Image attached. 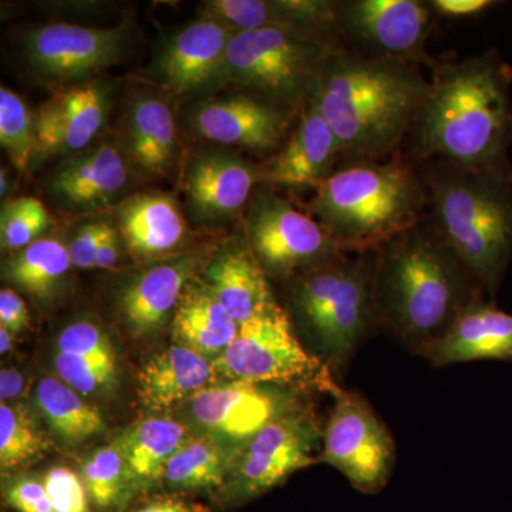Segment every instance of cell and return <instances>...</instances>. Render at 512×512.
<instances>
[{"instance_id":"obj_1","label":"cell","mask_w":512,"mask_h":512,"mask_svg":"<svg viewBox=\"0 0 512 512\" xmlns=\"http://www.w3.org/2000/svg\"><path fill=\"white\" fill-rule=\"evenodd\" d=\"M380 329L426 357L471 303L485 298L439 229L424 215L373 251Z\"/></svg>"},{"instance_id":"obj_2","label":"cell","mask_w":512,"mask_h":512,"mask_svg":"<svg viewBox=\"0 0 512 512\" xmlns=\"http://www.w3.org/2000/svg\"><path fill=\"white\" fill-rule=\"evenodd\" d=\"M414 121L417 160L484 167L508 163L512 70L495 52L436 62Z\"/></svg>"},{"instance_id":"obj_3","label":"cell","mask_w":512,"mask_h":512,"mask_svg":"<svg viewBox=\"0 0 512 512\" xmlns=\"http://www.w3.org/2000/svg\"><path fill=\"white\" fill-rule=\"evenodd\" d=\"M429 80L416 64L377 59L342 47L323 64L311 94L343 156L383 160L412 131Z\"/></svg>"},{"instance_id":"obj_4","label":"cell","mask_w":512,"mask_h":512,"mask_svg":"<svg viewBox=\"0 0 512 512\" xmlns=\"http://www.w3.org/2000/svg\"><path fill=\"white\" fill-rule=\"evenodd\" d=\"M421 175L431 221L494 301L512 259L510 165L429 161Z\"/></svg>"},{"instance_id":"obj_5","label":"cell","mask_w":512,"mask_h":512,"mask_svg":"<svg viewBox=\"0 0 512 512\" xmlns=\"http://www.w3.org/2000/svg\"><path fill=\"white\" fill-rule=\"evenodd\" d=\"M429 204L423 175L402 157L350 160L315 188L308 214L346 252H372Z\"/></svg>"},{"instance_id":"obj_6","label":"cell","mask_w":512,"mask_h":512,"mask_svg":"<svg viewBox=\"0 0 512 512\" xmlns=\"http://www.w3.org/2000/svg\"><path fill=\"white\" fill-rule=\"evenodd\" d=\"M291 319L315 343L330 372L348 366L380 329L375 299V256L349 252L293 278Z\"/></svg>"},{"instance_id":"obj_7","label":"cell","mask_w":512,"mask_h":512,"mask_svg":"<svg viewBox=\"0 0 512 512\" xmlns=\"http://www.w3.org/2000/svg\"><path fill=\"white\" fill-rule=\"evenodd\" d=\"M342 47L339 39L299 30L237 32L228 46V86L256 99L301 110L323 64Z\"/></svg>"},{"instance_id":"obj_8","label":"cell","mask_w":512,"mask_h":512,"mask_svg":"<svg viewBox=\"0 0 512 512\" xmlns=\"http://www.w3.org/2000/svg\"><path fill=\"white\" fill-rule=\"evenodd\" d=\"M229 382L275 384L296 390L338 389L328 366L303 346L291 316L278 302L239 326L237 338L217 360Z\"/></svg>"},{"instance_id":"obj_9","label":"cell","mask_w":512,"mask_h":512,"mask_svg":"<svg viewBox=\"0 0 512 512\" xmlns=\"http://www.w3.org/2000/svg\"><path fill=\"white\" fill-rule=\"evenodd\" d=\"M245 241L268 278L293 279L349 254L315 218L271 191L252 195Z\"/></svg>"},{"instance_id":"obj_10","label":"cell","mask_w":512,"mask_h":512,"mask_svg":"<svg viewBox=\"0 0 512 512\" xmlns=\"http://www.w3.org/2000/svg\"><path fill=\"white\" fill-rule=\"evenodd\" d=\"M332 396L318 461L338 470L356 490L377 493L396 466L392 433L362 394L339 386Z\"/></svg>"},{"instance_id":"obj_11","label":"cell","mask_w":512,"mask_h":512,"mask_svg":"<svg viewBox=\"0 0 512 512\" xmlns=\"http://www.w3.org/2000/svg\"><path fill=\"white\" fill-rule=\"evenodd\" d=\"M322 439L323 430L305 404L272 420L235 450L225 484L229 500L258 497L319 463L315 451H320Z\"/></svg>"},{"instance_id":"obj_12","label":"cell","mask_w":512,"mask_h":512,"mask_svg":"<svg viewBox=\"0 0 512 512\" xmlns=\"http://www.w3.org/2000/svg\"><path fill=\"white\" fill-rule=\"evenodd\" d=\"M436 13L420 0H343L336 5L342 45L360 55L433 66L427 53Z\"/></svg>"},{"instance_id":"obj_13","label":"cell","mask_w":512,"mask_h":512,"mask_svg":"<svg viewBox=\"0 0 512 512\" xmlns=\"http://www.w3.org/2000/svg\"><path fill=\"white\" fill-rule=\"evenodd\" d=\"M128 45V28H89L72 23H50L33 29L23 39L30 69L49 80L70 86L90 82L120 62Z\"/></svg>"},{"instance_id":"obj_14","label":"cell","mask_w":512,"mask_h":512,"mask_svg":"<svg viewBox=\"0 0 512 512\" xmlns=\"http://www.w3.org/2000/svg\"><path fill=\"white\" fill-rule=\"evenodd\" d=\"M298 116L299 110L238 92L197 101L188 120L198 137L217 146L266 154L281 150Z\"/></svg>"},{"instance_id":"obj_15","label":"cell","mask_w":512,"mask_h":512,"mask_svg":"<svg viewBox=\"0 0 512 512\" xmlns=\"http://www.w3.org/2000/svg\"><path fill=\"white\" fill-rule=\"evenodd\" d=\"M234 30L201 18L175 33L158 50L154 77L178 100L211 99L227 82V52Z\"/></svg>"},{"instance_id":"obj_16","label":"cell","mask_w":512,"mask_h":512,"mask_svg":"<svg viewBox=\"0 0 512 512\" xmlns=\"http://www.w3.org/2000/svg\"><path fill=\"white\" fill-rule=\"evenodd\" d=\"M261 167L232 148L200 147L185 158L181 188L195 224H227L248 207Z\"/></svg>"},{"instance_id":"obj_17","label":"cell","mask_w":512,"mask_h":512,"mask_svg":"<svg viewBox=\"0 0 512 512\" xmlns=\"http://www.w3.org/2000/svg\"><path fill=\"white\" fill-rule=\"evenodd\" d=\"M302 390L275 384L229 382L202 390L190 402L192 419L208 436L244 446L262 427L303 406Z\"/></svg>"},{"instance_id":"obj_18","label":"cell","mask_w":512,"mask_h":512,"mask_svg":"<svg viewBox=\"0 0 512 512\" xmlns=\"http://www.w3.org/2000/svg\"><path fill=\"white\" fill-rule=\"evenodd\" d=\"M111 90L109 83L94 79L59 87L43 101L35 114L33 163L87 150L106 123Z\"/></svg>"},{"instance_id":"obj_19","label":"cell","mask_w":512,"mask_h":512,"mask_svg":"<svg viewBox=\"0 0 512 512\" xmlns=\"http://www.w3.org/2000/svg\"><path fill=\"white\" fill-rule=\"evenodd\" d=\"M215 252L204 247L164 259L134 275L119 296V311L134 336L158 332L173 320L185 285L205 268Z\"/></svg>"},{"instance_id":"obj_20","label":"cell","mask_w":512,"mask_h":512,"mask_svg":"<svg viewBox=\"0 0 512 512\" xmlns=\"http://www.w3.org/2000/svg\"><path fill=\"white\" fill-rule=\"evenodd\" d=\"M130 163L120 147L110 143L67 157L50 178V195L64 210L96 212L117 205L130 183Z\"/></svg>"},{"instance_id":"obj_21","label":"cell","mask_w":512,"mask_h":512,"mask_svg":"<svg viewBox=\"0 0 512 512\" xmlns=\"http://www.w3.org/2000/svg\"><path fill=\"white\" fill-rule=\"evenodd\" d=\"M342 146L309 97L299 110L291 136L261 167V183L316 188L336 170Z\"/></svg>"},{"instance_id":"obj_22","label":"cell","mask_w":512,"mask_h":512,"mask_svg":"<svg viewBox=\"0 0 512 512\" xmlns=\"http://www.w3.org/2000/svg\"><path fill=\"white\" fill-rule=\"evenodd\" d=\"M336 5L329 0H208L201 16L235 33L278 28L339 39Z\"/></svg>"},{"instance_id":"obj_23","label":"cell","mask_w":512,"mask_h":512,"mask_svg":"<svg viewBox=\"0 0 512 512\" xmlns=\"http://www.w3.org/2000/svg\"><path fill=\"white\" fill-rule=\"evenodd\" d=\"M114 222L124 247L137 261L171 254L187 238V221L173 195L138 192L117 202Z\"/></svg>"},{"instance_id":"obj_24","label":"cell","mask_w":512,"mask_h":512,"mask_svg":"<svg viewBox=\"0 0 512 512\" xmlns=\"http://www.w3.org/2000/svg\"><path fill=\"white\" fill-rule=\"evenodd\" d=\"M424 359L436 367L480 360H512V315L494 301L478 299Z\"/></svg>"},{"instance_id":"obj_25","label":"cell","mask_w":512,"mask_h":512,"mask_svg":"<svg viewBox=\"0 0 512 512\" xmlns=\"http://www.w3.org/2000/svg\"><path fill=\"white\" fill-rule=\"evenodd\" d=\"M202 279L239 326L278 302L264 269L241 239H232L215 252L202 269Z\"/></svg>"},{"instance_id":"obj_26","label":"cell","mask_w":512,"mask_h":512,"mask_svg":"<svg viewBox=\"0 0 512 512\" xmlns=\"http://www.w3.org/2000/svg\"><path fill=\"white\" fill-rule=\"evenodd\" d=\"M121 150L138 173L163 178L173 170L178 131L170 104L154 94L130 101L124 117Z\"/></svg>"},{"instance_id":"obj_27","label":"cell","mask_w":512,"mask_h":512,"mask_svg":"<svg viewBox=\"0 0 512 512\" xmlns=\"http://www.w3.org/2000/svg\"><path fill=\"white\" fill-rule=\"evenodd\" d=\"M217 376L214 362L174 345L150 357L137 377V393L141 404L150 412H165L194 399Z\"/></svg>"},{"instance_id":"obj_28","label":"cell","mask_w":512,"mask_h":512,"mask_svg":"<svg viewBox=\"0 0 512 512\" xmlns=\"http://www.w3.org/2000/svg\"><path fill=\"white\" fill-rule=\"evenodd\" d=\"M175 345L217 360L237 338L239 325L202 276L185 285L171 320Z\"/></svg>"},{"instance_id":"obj_29","label":"cell","mask_w":512,"mask_h":512,"mask_svg":"<svg viewBox=\"0 0 512 512\" xmlns=\"http://www.w3.org/2000/svg\"><path fill=\"white\" fill-rule=\"evenodd\" d=\"M187 439L183 424L171 419L138 421L116 440L133 493L153 490L163 483L165 468Z\"/></svg>"},{"instance_id":"obj_30","label":"cell","mask_w":512,"mask_h":512,"mask_svg":"<svg viewBox=\"0 0 512 512\" xmlns=\"http://www.w3.org/2000/svg\"><path fill=\"white\" fill-rule=\"evenodd\" d=\"M70 266L67 244L56 238H40L6 259L3 278L37 301H47L59 291Z\"/></svg>"},{"instance_id":"obj_31","label":"cell","mask_w":512,"mask_h":512,"mask_svg":"<svg viewBox=\"0 0 512 512\" xmlns=\"http://www.w3.org/2000/svg\"><path fill=\"white\" fill-rule=\"evenodd\" d=\"M35 402L53 433L67 443H83L106 430L100 410L55 377L37 383Z\"/></svg>"},{"instance_id":"obj_32","label":"cell","mask_w":512,"mask_h":512,"mask_svg":"<svg viewBox=\"0 0 512 512\" xmlns=\"http://www.w3.org/2000/svg\"><path fill=\"white\" fill-rule=\"evenodd\" d=\"M232 458L214 437H187L168 461L163 483L175 491L225 487Z\"/></svg>"},{"instance_id":"obj_33","label":"cell","mask_w":512,"mask_h":512,"mask_svg":"<svg viewBox=\"0 0 512 512\" xmlns=\"http://www.w3.org/2000/svg\"><path fill=\"white\" fill-rule=\"evenodd\" d=\"M82 480L90 501L101 512H120L134 494L116 441L97 448L84 460Z\"/></svg>"},{"instance_id":"obj_34","label":"cell","mask_w":512,"mask_h":512,"mask_svg":"<svg viewBox=\"0 0 512 512\" xmlns=\"http://www.w3.org/2000/svg\"><path fill=\"white\" fill-rule=\"evenodd\" d=\"M47 448L45 436L32 414L23 407L2 403L0 406V466L13 470L33 458L42 456Z\"/></svg>"},{"instance_id":"obj_35","label":"cell","mask_w":512,"mask_h":512,"mask_svg":"<svg viewBox=\"0 0 512 512\" xmlns=\"http://www.w3.org/2000/svg\"><path fill=\"white\" fill-rule=\"evenodd\" d=\"M0 146L20 173L33 163L36 147L35 116L22 97L12 90L0 89Z\"/></svg>"},{"instance_id":"obj_36","label":"cell","mask_w":512,"mask_h":512,"mask_svg":"<svg viewBox=\"0 0 512 512\" xmlns=\"http://www.w3.org/2000/svg\"><path fill=\"white\" fill-rule=\"evenodd\" d=\"M53 218L42 201L19 197L3 201L0 242L3 251L18 252L40 239L52 227Z\"/></svg>"},{"instance_id":"obj_37","label":"cell","mask_w":512,"mask_h":512,"mask_svg":"<svg viewBox=\"0 0 512 512\" xmlns=\"http://www.w3.org/2000/svg\"><path fill=\"white\" fill-rule=\"evenodd\" d=\"M55 367L59 379L82 396L104 392L116 383L117 363L114 352L103 355L57 352Z\"/></svg>"},{"instance_id":"obj_38","label":"cell","mask_w":512,"mask_h":512,"mask_svg":"<svg viewBox=\"0 0 512 512\" xmlns=\"http://www.w3.org/2000/svg\"><path fill=\"white\" fill-rule=\"evenodd\" d=\"M42 481L55 512H92L93 504L82 476L70 468H50Z\"/></svg>"},{"instance_id":"obj_39","label":"cell","mask_w":512,"mask_h":512,"mask_svg":"<svg viewBox=\"0 0 512 512\" xmlns=\"http://www.w3.org/2000/svg\"><path fill=\"white\" fill-rule=\"evenodd\" d=\"M57 352L69 355H103L114 352V349L109 336L100 326L89 320H79L60 332Z\"/></svg>"},{"instance_id":"obj_40","label":"cell","mask_w":512,"mask_h":512,"mask_svg":"<svg viewBox=\"0 0 512 512\" xmlns=\"http://www.w3.org/2000/svg\"><path fill=\"white\" fill-rule=\"evenodd\" d=\"M110 222L106 220L86 221L77 227L72 239L67 244L74 268L82 269V271L97 268V254H99L101 241L106 235Z\"/></svg>"},{"instance_id":"obj_41","label":"cell","mask_w":512,"mask_h":512,"mask_svg":"<svg viewBox=\"0 0 512 512\" xmlns=\"http://www.w3.org/2000/svg\"><path fill=\"white\" fill-rule=\"evenodd\" d=\"M5 503L18 512H55L43 481L22 477L6 488Z\"/></svg>"},{"instance_id":"obj_42","label":"cell","mask_w":512,"mask_h":512,"mask_svg":"<svg viewBox=\"0 0 512 512\" xmlns=\"http://www.w3.org/2000/svg\"><path fill=\"white\" fill-rule=\"evenodd\" d=\"M30 315L26 303L13 289L0 292V328L9 330L12 335H19L29 328Z\"/></svg>"},{"instance_id":"obj_43","label":"cell","mask_w":512,"mask_h":512,"mask_svg":"<svg viewBox=\"0 0 512 512\" xmlns=\"http://www.w3.org/2000/svg\"><path fill=\"white\" fill-rule=\"evenodd\" d=\"M430 8L436 16L447 19H466L483 15L494 8L493 0H430Z\"/></svg>"},{"instance_id":"obj_44","label":"cell","mask_w":512,"mask_h":512,"mask_svg":"<svg viewBox=\"0 0 512 512\" xmlns=\"http://www.w3.org/2000/svg\"><path fill=\"white\" fill-rule=\"evenodd\" d=\"M121 245H124V242L119 228H117L116 222L111 221L106 235H104L103 241H101L99 254H97V268H114L120 259Z\"/></svg>"},{"instance_id":"obj_45","label":"cell","mask_w":512,"mask_h":512,"mask_svg":"<svg viewBox=\"0 0 512 512\" xmlns=\"http://www.w3.org/2000/svg\"><path fill=\"white\" fill-rule=\"evenodd\" d=\"M25 379L15 369H2L0 372V399L2 403L16 399L23 392Z\"/></svg>"},{"instance_id":"obj_46","label":"cell","mask_w":512,"mask_h":512,"mask_svg":"<svg viewBox=\"0 0 512 512\" xmlns=\"http://www.w3.org/2000/svg\"><path fill=\"white\" fill-rule=\"evenodd\" d=\"M136 512H194L190 505L178 498H157L141 505Z\"/></svg>"},{"instance_id":"obj_47","label":"cell","mask_w":512,"mask_h":512,"mask_svg":"<svg viewBox=\"0 0 512 512\" xmlns=\"http://www.w3.org/2000/svg\"><path fill=\"white\" fill-rule=\"evenodd\" d=\"M12 333L5 328H0V353L2 355H8L10 349H12Z\"/></svg>"},{"instance_id":"obj_48","label":"cell","mask_w":512,"mask_h":512,"mask_svg":"<svg viewBox=\"0 0 512 512\" xmlns=\"http://www.w3.org/2000/svg\"><path fill=\"white\" fill-rule=\"evenodd\" d=\"M10 190V178L8 170L2 168L0 171V197L5 198Z\"/></svg>"}]
</instances>
